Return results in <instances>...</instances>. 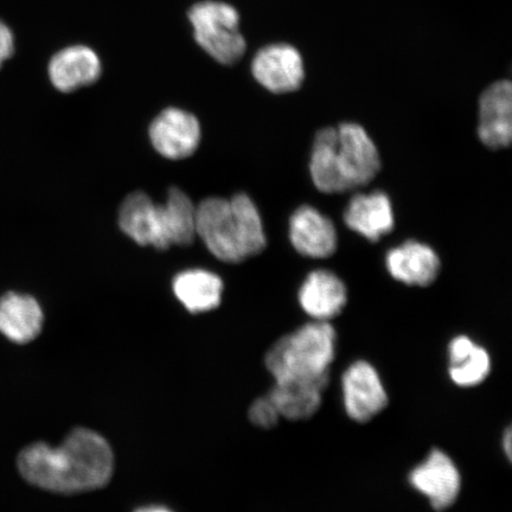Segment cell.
Listing matches in <instances>:
<instances>
[{"instance_id": "obj_1", "label": "cell", "mask_w": 512, "mask_h": 512, "mask_svg": "<svg viewBox=\"0 0 512 512\" xmlns=\"http://www.w3.org/2000/svg\"><path fill=\"white\" fill-rule=\"evenodd\" d=\"M18 470L32 485L57 494H80L110 482L114 458L100 434L76 428L57 447L36 443L18 457Z\"/></svg>"}, {"instance_id": "obj_2", "label": "cell", "mask_w": 512, "mask_h": 512, "mask_svg": "<svg viewBox=\"0 0 512 512\" xmlns=\"http://www.w3.org/2000/svg\"><path fill=\"white\" fill-rule=\"evenodd\" d=\"M380 169L379 150L361 125L344 123L316 134L310 174L313 184L324 194H343L364 187Z\"/></svg>"}, {"instance_id": "obj_3", "label": "cell", "mask_w": 512, "mask_h": 512, "mask_svg": "<svg viewBox=\"0 0 512 512\" xmlns=\"http://www.w3.org/2000/svg\"><path fill=\"white\" fill-rule=\"evenodd\" d=\"M196 232L215 258L239 264L266 248V234L254 202L245 194L211 197L196 208Z\"/></svg>"}, {"instance_id": "obj_4", "label": "cell", "mask_w": 512, "mask_h": 512, "mask_svg": "<svg viewBox=\"0 0 512 512\" xmlns=\"http://www.w3.org/2000/svg\"><path fill=\"white\" fill-rule=\"evenodd\" d=\"M119 226L139 246L158 251L189 246L197 236L196 207L181 189L171 188L164 204H156L137 191L121 204Z\"/></svg>"}, {"instance_id": "obj_5", "label": "cell", "mask_w": 512, "mask_h": 512, "mask_svg": "<svg viewBox=\"0 0 512 512\" xmlns=\"http://www.w3.org/2000/svg\"><path fill=\"white\" fill-rule=\"evenodd\" d=\"M336 332L329 322L306 324L275 343L266 367L275 383H306L326 388L335 360Z\"/></svg>"}, {"instance_id": "obj_6", "label": "cell", "mask_w": 512, "mask_h": 512, "mask_svg": "<svg viewBox=\"0 0 512 512\" xmlns=\"http://www.w3.org/2000/svg\"><path fill=\"white\" fill-rule=\"evenodd\" d=\"M189 19L198 46L215 61L229 66L245 55L247 44L239 29L240 16L232 5L206 0L192 6Z\"/></svg>"}, {"instance_id": "obj_7", "label": "cell", "mask_w": 512, "mask_h": 512, "mask_svg": "<svg viewBox=\"0 0 512 512\" xmlns=\"http://www.w3.org/2000/svg\"><path fill=\"white\" fill-rule=\"evenodd\" d=\"M345 411L351 420L364 424L388 405V395L377 370L357 361L345 370L342 380Z\"/></svg>"}, {"instance_id": "obj_8", "label": "cell", "mask_w": 512, "mask_h": 512, "mask_svg": "<svg viewBox=\"0 0 512 512\" xmlns=\"http://www.w3.org/2000/svg\"><path fill=\"white\" fill-rule=\"evenodd\" d=\"M252 73L262 87L275 94L296 92L305 79L302 55L288 44L262 48L254 57Z\"/></svg>"}, {"instance_id": "obj_9", "label": "cell", "mask_w": 512, "mask_h": 512, "mask_svg": "<svg viewBox=\"0 0 512 512\" xmlns=\"http://www.w3.org/2000/svg\"><path fill=\"white\" fill-rule=\"evenodd\" d=\"M409 482L416 491L430 501L437 511L448 509L456 503L462 479L456 464L446 453L433 450L409 475Z\"/></svg>"}, {"instance_id": "obj_10", "label": "cell", "mask_w": 512, "mask_h": 512, "mask_svg": "<svg viewBox=\"0 0 512 512\" xmlns=\"http://www.w3.org/2000/svg\"><path fill=\"white\" fill-rule=\"evenodd\" d=\"M153 147L160 155L169 159L188 158L201 142V125L195 115L168 108L153 120L150 126Z\"/></svg>"}, {"instance_id": "obj_11", "label": "cell", "mask_w": 512, "mask_h": 512, "mask_svg": "<svg viewBox=\"0 0 512 512\" xmlns=\"http://www.w3.org/2000/svg\"><path fill=\"white\" fill-rule=\"evenodd\" d=\"M478 136L491 150L508 147L512 139L511 82H495L480 96Z\"/></svg>"}, {"instance_id": "obj_12", "label": "cell", "mask_w": 512, "mask_h": 512, "mask_svg": "<svg viewBox=\"0 0 512 512\" xmlns=\"http://www.w3.org/2000/svg\"><path fill=\"white\" fill-rule=\"evenodd\" d=\"M290 240L299 254L312 259L329 258L337 249L334 223L310 206L298 208L291 216Z\"/></svg>"}, {"instance_id": "obj_13", "label": "cell", "mask_w": 512, "mask_h": 512, "mask_svg": "<svg viewBox=\"0 0 512 512\" xmlns=\"http://www.w3.org/2000/svg\"><path fill=\"white\" fill-rule=\"evenodd\" d=\"M386 266L389 274L400 283L426 287L438 278L441 264L433 248L411 240L390 249Z\"/></svg>"}, {"instance_id": "obj_14", "label": "cell", "mask_w": 512, "mask_h": 512, "mask_svg": "<svg viewBox=\"0 0 512 512\" xmlns=\"http://www.w3.org/2000/svg\"><path fill=\"white\" fill-rule=\"evenodd\" d=\"M298 299L307 315L318 322H329L341 315L348 302V291L335 273L318 270L307 275Z\"/></svg>"}, {"instance_id": "obj_15", "label": "cell", "mask_w": 512, "mask_h": 512, "mask_svg": "<svg viewBox=\"0 0 512 512\" xmlns=\"http://www.w3.org/2000/svg\"><path fill=\"white\" fill-rule=\"evenodd\" d=\"M344 222L363 238L371 242L379 241L394 229L392 202L380 191L358 194L351 198L345 209Z\"/></svg>"}, {"instance_id": "obj_16", "label": "cell", "mask_w": 512, "mask_h": 512, "mask_svg": "<svg viewBox=\"0 0 512 512\" xmlns=\"http://www.w3.org/2000/svg\"><path fill=\"white\" fill-rule=\"evenodd\" d=\"M101 75V62L95 51L74 46L57 53L49 63L50 81L62 93L92 85Z\"/></svg>"}, {"instance_id": "obj_17", "label": "cell", "mask_w": 512, "mask_h": 512, "mask_svg": "<svg viewBox=\"0 0 512 512\" xmlns=\"http://www.w3.org/2000/svg\"><path fill=\"white\" fill-rule=\"evenodd\" d=\"M43 320L41 305L27 294L10 292L0 299V334L11 342L34 341L40 335Z\"/></svg>"}, {"instance_id": "obj_18", "label": "cell", "mask_w": 512, "mask_h": 512, "mask_svg": "<svg viewBox=\"0 0 512 512\" xmlns=\"http://www.w3.org/2000/svg\"><path fill=\"white\" fill-rule=\"evenodd\" d=\"M172 288L179 302L192 313L214 310L221 303L222 280L208 271L189 270L179 273Z\"/></svg>"}, {"instance_id": "obj_19", "label": "cell", "mask_w": 512, "mask_h": 512, "mask_svg": "<svg viewBox=\"0 0 512 512\" xmlns=\"http://www.w3.org/2000/svg\"><path fill=\"white\" fill-rule=\"evenodd\" d=\"M324 388L316 384L275 383L270 399L280 416L292 421L312 418L323 402Z\"/></svg>"}, {"instance_id": "obj_20", "label": "cell", "mask_w": 512, "mask_h": 512, "mask_svg": "<svg viewBox=\"0 0 512 512\" xmlns=\"http://www.w3.org/2000/svg\"><path fill=\"white\" fill-rule=\"evenodd\" d=\"M490 370L491 361L488 352L476 344L469 356L450 367V376L457 386L470 388L484 382Z\"/></svg>"}, {"instance_id": "obj_21", "label": "cell", "mask_w": 512, "mask_h": 512, "mask_svg": "<svg viewBox=\"0 0 512 512\" xmlns=\"http://www.w3.org/2000/svg\"><path fill=\"white\" fill-rule=\"evenodd\" d=\"M248 416L253 425L261 428L274 427L278 424L280 418L278 409L275 408L268 395L253 402V405L249 408Z\"/></svg>"}, {"instance_id": "obj_22", "label": "cell", "mask_w": 512, "mask_h": 512, "mask_svg": "<svg viewBox=\"0 0 512 512\" xmlns=\"http://www.w3.org/2000/svg\"><path fill=\"white\" fill-rule=\"evenodd\" d=\"M476 343H473L469 337L459 336L454 338L448 347V355H450L451 366L463 361L465 357L471 354Z\"/></svg>"}, {"instance_id": "obj_23", "label": "cell", "mask_w": 512, "mask_h": 512, "mask_svg": "<svg viewBox=\"0 0 512 512\" xmlns=\"http://www.w3.org/2000/svg\"><path fill=\"white\" fill-rule=\"evenodd\" d=\"M15 53V37L11 29L0 21V68Z\"/></svg>"}, {"instance_id": "obj_24", "label": "cell", "mask_w": 512, "mask_h": 512, "mask_svg": "<svg viewBox=\"0 0 512 512\" xmlns=\"http://www.w3.org/2000/svg\"><path fill=\"white\" fill-rule=\"evenodd\" d=\"M511 439H512V434H511V431L508 430L507 432H505V435H504L503 446H504V451H505V453H507V457L509 459L511 458Z\"/></svg>"}, {"instance_id": "obj_25", "label": "cell", "mask_w": 512, "mask_h": 512, "mask_svg": "<svg viewBox=\"0 0 512 512\" xmlns=\"http://www.w3.org/2000/svg\"><path fill=\"white\" fill-rule=\"evenodd\" d=\"M134 512H172V511H170L169 509H165L163 507H147V508L138 509Z\"/></svg>"}]
</instances>
